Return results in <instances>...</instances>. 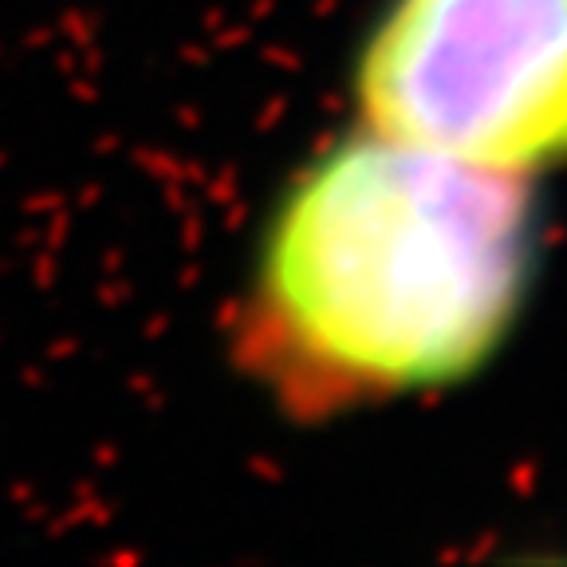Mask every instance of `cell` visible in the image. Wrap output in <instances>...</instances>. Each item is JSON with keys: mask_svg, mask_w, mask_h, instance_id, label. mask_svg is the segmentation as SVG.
<instances>
[{"mask_svg": "<svg viewBox=\"0 0 567 567\" xmlns=\"http://www.w3.org/2000/svg\"><path fill=\"white\" fill-rule=\"evenodd\" d=\"M536 252L532 182L359 126L268 217L237 354L311 422L453 386L513 336Z\"/></svg>", "mask_w": 567, "mask_h": 567, "instance_id": "6da1fadb", "label": "cell"}, {"mask_svg": "<svg viewBox=\"0 0 567 567\" xmlns=\"http://www.w3.org/2000/svg\"><path fill=\"white\" fill-rule=\"evenodd\" d=\"M351 91L367 131L532 182L567 162V0H386Z\"/></svg>", "mask_w": 567, "mask_h": 567, "instance_id": "7a4b0ae2", "label": "cell"}]
</instances>
